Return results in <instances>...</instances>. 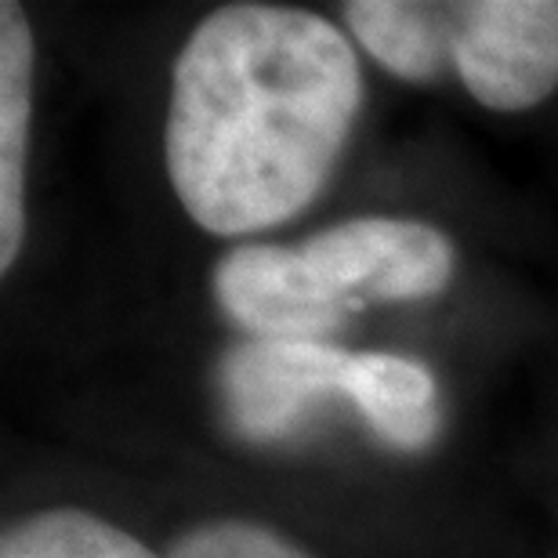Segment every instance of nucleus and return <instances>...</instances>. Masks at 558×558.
I'll list each match as a JSON object with an SVG mask.
<instances>
[{
	"label": "nucleus",
	"instance_id": "nucleus-3",
	"mask_svg": "<svg viewBox=\"0 0 558 558\" xmlns=\"http://www.w3.org/2000/svg\"><path fill=\"white\" fill-rule=\"evenodd\" d=\"M442 73L494 113H522L558 87L555 0H468L435 4Z\"/></svg>",
	"mask_w": 558,
	"mask_h": 558
},
{
	"label": "nucleus",
	"instance_id": "nucleus-2",
	"mask_svg": "<svg viewBox=\"0 0 558 558\" xmlns=\"http://www.w3.org/2000/svg\"><path fill=\"white\" fill-rule=\"evenodd\" d=\"M453 243L428 221L349 218L305 243H243L210 276L232 327L265 341H327L385 301H428L450 287Z\"/></svg>",
	"mask_w": 558,
	"mask_h": 558
},
{
	"label": "nucleus",
	"instance_id": "nucleus-4",
	"mask_svg": "<svg viewBox=\"0 0 558 558\" xmlns=\"http://www.w3.org/2000/svg\"><path fill=\"white\" fill-rule=\"evenodd\" d=\"M349 360L352 352L330 341L243 338L218 363L221 414L251 442L287 439L327 399H344Z\"/></svg>",
	"mask_w": 558,
	"mask_h": 558
},
{
	"label": "nucleus",
	"instance_id": "nucleus-8",
	"mask_svg": "<svg viewBox=\"0 0 558 558\" xmlns=\"http://www.w3.org/2000/svg\"><path fill=\"white\" fill-rule=\"evenodd\" d=\"M167 558H312L305 548L262 522L210 519L204 526L182 533Z\"/></svg>",
	"mask_w": 558,
	"mask_h": 558
},
{
	"label": "nucleus",
	"instance_id": "nucleus-1",
	"mask_svg": "<svg viewBox=\"0 0 558 558\" xmlns=\"http://www.w3.org/2000/svg\"><path fill=\"white\" fill-rule=\"evenodd\" d=\"M363 109L355 48L330 19L226 4L178 51L163 163L210 236H251L301 215L338 167Z\"/></svg>",
	"mask_w": 558,
	"mask_h": 558
},
{
	"label": "nucleus",
	"instance_id": "nucleus-7",
	"mask_svg": "<svg viewBox=\"0 0 558 558\" xmlns=\"http://www.w3.org/2000/svg\"><path fill=\"white\" fill-rule=\"evenodd\" d=\"M0 558H160L135 533L84 508H44L15 519L0 537Z\"/></svg>",
	"mask_w": 558,
	"mask_h": 558
},
{
	"label": "nucleus",
	"instance_id": "nucleus-6",
	"mask_svg": "<svg viewBox=\"0 0 558 558\" xmlns=\"http://www.w3.org/2000/svg\"><path fill=\"white\" fill-rule=\"evenodd\" d=\"M344 399L377 439L396 450H424L439 435V388L428 366L392 352H352Z\"/></svg>",
	"mask_w": 558,
	"mask_h": 558
},
{
	"label": "nucleus",
	"instance_id": "nucleus-5",
	"mask_svg": "<svg viewBox=\"0 0 558 558\" xmlns=\"http://www.w3.org/2000/svg\"><path fill=\"white\" fill-rule=\"evenodd\" d=\"M33 113V29L19 4H0V272L26 240V149Z\"/></svg>",
	"mask_w": 558,
	"mask_h": 558
}]
</instances>
